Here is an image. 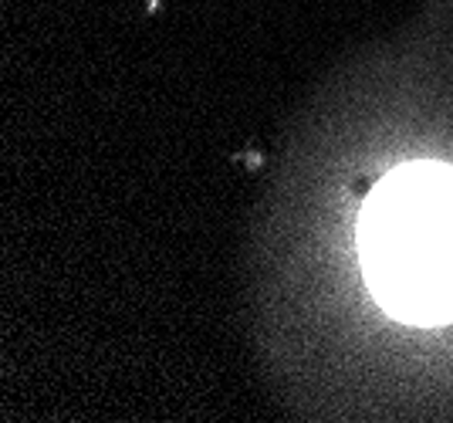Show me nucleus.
Instances as JSON below:
<instances>
[{"mask_svg": "<svg viewBox=\"0 0 453 423\" xmlns=\"http://www.w3.org/2000/svg\"><path fill=\"white\" fill-rule=\"evenodd\" d=\"M359 258L379 305L410 326L453 322V170L410 163L359 217Z\"/></svg>", "mask_w": 453, "mask_h": 423, "instance_id": "nucleus-1", "label": "nucleus"}]
</instances>
